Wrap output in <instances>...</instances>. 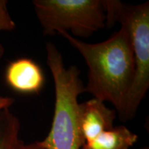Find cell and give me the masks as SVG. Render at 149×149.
I'll return each mask as SVG.
<instances>
[{
	"mask_svg": "<svg viewBox=\"0 0 149 149\" xmlns=\"http://www.w3.org/2000/svg\"><path fill=\"white\" fill-rule=\"evenodd\" d=\"M58 34L77 50L88 66L84 93L104 102H110L118 113L135 72L133 46L127 31L121 27L108 40L96 44L84 42L66 32Z\"/></svg>",
	"mask_w": 149,
	"mask_h": 149,
	"instance_id": "cell-1",
	"label": "cell"
},
{
	"mask_svg": "<svg viewBox=\"0 0 149 149\" xmlns=\"http://www.w3.org/2000/svg\"><path fill=\"white\" fill-rule=\"evenodd\" d=\"M46 63L55 84V101L51 127L39 144L44 149H81L84 141L79 120L78 96L84 93V85L76 66L66 67L55 44H46Z\"/></svg>",
	"mask_w": 149,
	"mask_h": 149,
	"instance_id": "cell-2",
	"label": "cell"
},
{
	"mask_svg": "<svg viewBox=\"0 0 149 149\" xmlns=\"http://www.w3.org/2000/svg\"><path fill=\"white\" fill-rule=\"evenodd\" d=\"M106 27L121 24L129 35L133 46L135 72L122 109V122L133 118L149 88V2L132 5L118 0H104Z\"/></svg>",
	"mask_w": 149,
	"mask_h": 149,
	"instance_id": "cell-3",
	"label": "cell"
},
{
	"mask_svg": "<svg viewBox=\"0 0 149 149\" xmlns=\"http://www.w3.org/2000/svg\"><path fill=\"white\" fill-rule=\"evenodd\" d=\"M33 5L45 35L88 38L106 27L104 0H34Z\"/></svg>",
	"mask_w": 149,
	"mask_h": 149,
	"instance_id": "cell-4",
	"label": "cell"
},
{
	"mask_svg": "<svg viewBox=\"0 0 149 149\" xmlns=\"http://www.w3.org/2000/svg\"><path fill=\"white\" fill-rule=\"evenodd\" d=\"M4 78L9 88L21 94L39 93L45 81L40 66L28 57H20L10 61L6 68Z\"/></svg>",
	"mask_w": 149,
	"mask_h": 149,
	"instance_id": "cell-5",
	"label": "cell"
},
{
	"mask_svg": "<svg viewBox=\"0 0 149 149\" xmlns=\"http://www.w3.org/2000/svg\"><path fill=\"white\" fill-rule=\"evenodd\" d=\"M117 111L104 102L93 98L79 104V120L81 136L85 142L114 126Z\"/></svg>",
	"mask_w": 149,
	"mask_h": 149,
	"instance_id": "cell-6",
	"label": "cell"
},
{
	"mask_svg": "<svg viewBox=\"0 0 149 149\" xmlns=\"http://www.w3.org/2000/svg\"><path fill=\"white\" fill-rule=\"evenodd\" d=\"M138 136L124 126H113L85 142L81 149H129Z\"/></svg>",
	"mask_w": 149,
	"mask_h": 149,
	"instance_id": "cell-7",
	"label": "cell"
},
{
	"mask_svg": "<svg viewBox=\"0 0 149 149\" xmlns=\"http://www.w3.org/2000/svg\"><path fill=\"white\" fill-rule=\"evenodd\" d=\"M19 132V120L10 109L0 110V149H17L22 142Z\"/></svg>",
	"mask_w": 149,
	"mask_h": 149,
	"instance_id": "cell-8",
	"label": "cell"
},
{
	"mask_svg": "<svg viewBox=\"0 0 149 149\" xmlns=\"http://www.w3.org/2000/svg\"><path fill=\"white\" fill-rule=\"evenodd\" d=\"M16 24L11 17L8 9V1L0 0V32L13 31L15 29ZM4 55V48L0 42V60Z\"/></svg>",
	"mask_w": 149,
	"mask_h": 149,
	"instance_id": "cell-9",
	"label": "cell"
},
{
	"mask_svg": "<svg viewBox=\"0 0 149 149\" xmlns=\"http://www.w3.org/2000/svg\"><path fill=\"white\" fill-rule=\"evenodd\" d=\"M15 103V99L8 96H0V110L10 109Z\"/></svg>",
	"mask_w": 149,
	"mask_h": 149,
	"instance_id": "cell-10",
	"label": "cell"
},
{
	"mask_svg": "<svg viewBox=\"0 0 149 149\" xmlns=\"http://www.w3.org/2000/svg\"><path fill=\"white\" fill-rule=\"evenodd\" d=\"M17 149H44L39 144L38 141L31 143V144H25L23 141L19 146Z\"/></svg>",
	"mask_w": 149,
	"mask_h": 149,
	"instance_id": "cell-11",
	"label": "cell"
}]
</instances>
